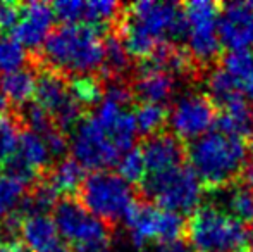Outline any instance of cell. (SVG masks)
Listing matches in <instances>:
<instances>
[{
    "instance_id": "6da1fadb",
    "label": "cell",
    "mask_w": 253,
    "mask_h": 252,
    "mask_svg": "<svg viewBox=\"0 0 253 252\" xmlns=\"http://www.w3.org/2000/svg\"><path fill=\"white\" fill-rule=\"evenodd\" d=\"M184 38V10L174 2H138L129 5L121 28L127 54L148 59L157 50Z\"/></svg>"
},
{
    "instance_id": "7a4b0ae2",
    "label": "cell",
    "mask_w": 253,
    "mask_h": 252,
    "mask_svg": "<svg viewBox=\"0 0 253 252\" xmlns=\"http://www.w3.org/2000/svg\"><path fill=\"white\" fill-rule=\"evenodd\" d=\"M188 161L203 187L220 190L243 176L250 161V142L215 126L191 142Z\"/></svg>"
},
{
    "instance_id": "3957f363",
    "label": "cell",
    "mask_w": 253,
    "mask_h": 252,
    "mask_svg": "<svg viewBox=\"0 0 253 252\" xmlns=\"http://www.w3.org/2000/svg\"><path fill=\"white\" fill-rule=\"evenodd\" d=\"M43 57L53 71L91 76V73L103 67V42L93 26L62 24L45 42Z\"/></svg>"
},
{
    "instance_id": "277c9868",
    "label": "cell",
    "mask_w": 253,
    "mask_h": 252,
    "mask_svg": "<svg viewBox=\"0 0 253 252\" xmlns=\"http://www.w3.org/2000/svg\"><path fill=\"white\" fill-rule=\"evenodd\" d=\"M186 233L195 252H241L250 242L248 226L213 204L191 214Z\"/></svg>"
},
{
    "instance_id": "5b68a950",
    "label": "cell",
    "mask_w": 253,
    "mask_h": 252,
    "mask_svg": "<svg viewBox=\"0 0 253 252\" xmlns=\"http://www.w3.org/2000/svg\"><path fill=\"white\" fill-rule=\"evenodd\" d=\"M141 190L157 207L176 212L179 216L193 214L200 207L203 185L193 169L177 166L159 175H147L141 182Z\"/></svg>"
},
{
    "instance_id": "8992f818",
    "label": "cell",
    "mask_w": 253,
    "mask_h": 252,
    "mask_svg": "<svg viewBox=\"0 0 253 252\" xmlns=\"http://www.w3.org/2000/svg\"><path fill=\"white\" fill-rule=\"evenodd\" d=\"M53 223L74 252H110L107 223L91 214L81 202L74 199L59 201L53 209Z\"/></svg>"
},
{
    "instance_id": "52a82bcc",
    "label": "cell",
    "mask_w": 253,
    "mask_h": 252,
    "mask_svg": "<svg viewBox=\"0 0 253 252\" xmlns=\"http://www.w3.org/2000/svg\"><path fill=\"white\" fill-rule=\"evenodd\" d=\"M81 204L103 223H116L126 219L136 201L131 185L117 173L97 171L81 187Z\"/></svg>"
},
{
    "instance_id": "ba28073f",
    "label": "cell",
    "mask_w": 253,
    "mask_h": 252,
    "mask_svg": "<svg viewBox=\"0 0 253 252\" xmlns=\"http://www.w3.org/2000/svg\"><path fill=\"white\" fill-rule=\"evenodd\" d=\"M222 7L209 0H195L184 5V38L195 62L209 66L219 57V16Z\"/></svg>"
},
{
    "instance_id": "9c48e42d",
    "label": "cell",
    "mask_w": 253,
    "mask_h": 252,
    "mask_svg": "<svg viewBox=\"0 0 253 252\" xmlns=\"http://www.w3.org/2000/svg\"><path fill=\"white\" fill-rule=\"evenodd\" d=\"M124 223L134 249H143L148 242L167 244L181 240L186 230L183 216L150 204H134Z\"/></svg>"
},
{
    "instance_id": "30bf717a",
    "label": "cell",
    "mask_w": 253,
    "mask_h": 252,
    "mask_svg": "<svg viewBox=\"0 0 253 252\" xmlns=\"http://www.w3.org/2000/svg\"><path fill=\"white\" fill-rule=\"evenodd\" d=\"M69 149L74 161L80 162L84 169H93L95 173L102 171L103 168H110L123 157L95 116L81 118L73 130Z\"/></svg>"
},
{
    "instance_id": "8fae6325",
    "label": "cell",
    "mask_w": 253,
    "mask_h": 252,
    "mask_svg": "<svg viewBox=\"0 0 253 252\" xmlns=\"http://www.w3.org/2000/svg\"><path fill=\"white\" fill-rule=\"evenodd\" d=\"M167 121L179 140L195 142L217 123L215 105L209 95L186 92L174 102Z\"/></svg>"
},
{
    "instance_id": "7c38bea8",
    "label": "cell",
    "mask_w": 253,
    "mask_h": 252,
    "mask_svg": "<svg viewBox=\"0 0 253 252\" xmlns=\"http://www.w3.org/2000/svg\"><path fill=\"white\" fill-rule=\"evenodd\" d=\"M37 104L50 114L59 130L73 131L81 121V107L71 95L69 85L55 71H43L37 76Z\"/></svg>"
},
{
    "instance_id": "4fadbf2b",
    "label": "cell",
    "mask_w": 253,
    "mask_h": 252,
    "mask_svg": "<svg viewBox=\"0 0 253 252\" xmlns=\"http://www.w3.org/2000/svg\"><path fill=\"white\" fill-rule=\"evenodd\" d=\"M52 161V155L45 145L43 138L31 130L21 131L17 138V145L14 154L5 162L3 169L9 175L19 178L28 185L38 176L42 169H45Z\"/></svg>"
},
{
    "instance_id": "5bb4252c",
    "label": "cell",
    "mask_w": 253,
    "mask_h": 252,
    "mask_svg": "<svg viewBox=\"0 0 253 252\" xmlns=\"http://www.w3.org/2000/svg\"><path fill=\"white\" fill-rule=\"evenodd\" d=\"M219 38L229 52L253 50V2H233L220 9Z\"/></svg>"
},
{
    "instance_id": "9a60e30c",
    "label": "cell",
    "mask_w": 253,
    "mask_h": 252,
    "mask_svg": "<svg viewBox=\"0 0 253 252\" xmlns=\"http://www.w3.org/2000/svg\"><path fill=\"white\" fill-rule=\"evenodd\" d=\"M55 19L52 5L43 2H30L21 5V16L12 37L24 49L43 47L52 33V24Z\"/></svg>"
},
{
    "instance_id": "2e32d148",
    "label": "cell",
    "mask_w": 253,
    "mask_h": 252,
    "mask_svg": "<svg viewBox=\"0 0 253 252\" xmlns=\"http://www.w3.org/2000/svg\"><path fill=\"white\" fill-rule=\"evenodd\" d=\"M147 175H159L183 166L184 147L174 133H157L148 137L141 147Z\"/></svg>"
},
{
    "instance_id": "e0dca14e",
    "label": "cell",
    "mask_w": 253,
    "mask_h": 252,
    "mask_svg": "<svg viewBox=\"0 0 253 252\" xmlns=\"http://www.w3.org/2000/svg\"><path fill=\"white\" fill-rule=\"evenodd\" d=\"M177 78L159 69L140 66V73L134 81V94L143 101V104L164 105L172 99L177 88Z\"/></svg>"
},
{
    "instance_id": "ac0fdd59",
    "label": "cell",
    "mask_w": 253,
    "mask_h": 252,
    "mask_svg": "<svg viewBox=\"0 0 253 252\" xmlns=\"http://www.w3.org/2000/svg\"><path fill=\"white\" fill-rule=\"evenodd\" d=\"M21 237L31 252H48L60 244L59 230L48 214L30 216L23 221Z\"/></svg>"
},
{
    "instance_id": "d6986e66",
    "label": "cell",
    "mask_w": 253,
    "mask_h": 252,
    "mask_svg": "<svg viewBox=\"0 0 253 252\" xmlns=\"http://www.w3.org/2000/svg\"><path fill=\"white\" fill-rule=\"evenodd\" d=\"M215 192L217 202L213 205L243 221L245 225L253 221V190L247 183H233Z\"/></svg>"
},
{
    "instance_id": "ffe728a7",
    "label": "cell",
    "mask_w": 253,
    "mask_h": 252,
    "mask_svg": "<svg viewBox=\"0 0 253 252\" xmlns=\"http://www.w3.org/2000/svg\"><path fill=\"white\" fill-rule=\"evenodd\" d=\"M247 101H253V50L229 52L219 64Z\"/></svg>"
},
{
    "instance_id": "44dd1931",
    "label": "cell",
    "mask_w": 253,
    "mask_h": 252,
    "mask_svg": "<svg viewBox=\"0 0 253 252\" xmlns=\"http://www.w3.org/2000/svg\"><path fill=\"white\" fill-rule=\"evenodd\" d=\"M0 92L5 101L12 102L14 105L24 107L30 104L31 97L37 92V76L30 69H17L14 73L0 76Z\"/></svg>"
},
{
    "instance_id": "7402d4cb",
    "label": "cell",
    "mask_w": 253,
    "mask_h": 252,
    "mask_svg": "<svg viewBox=\"0 0 253 252\" xmlns=\"http://www.w3.org/2000/svg\"><path fill=\"white\" fill-rule=\"evenodd\" d=\"M84 180V168L73 157H64L53 166L48 183L60 194H74L81 190Z\"/></svg>"
},
{
    "instance_id": "603a6c76",
    "label": "cell",
    "mask_w": 253,
    "mask_h": 252,
    "mask_svg": "<svg viewBox=\"0 0 253 252\" xmlns=\"http://www.w3.org/2000/svg\"><path fill=\"white\" fill-rule=\"evenodd\" d=\"M57 204H59V192L48 182H43L38 183L30 194H26V197L17 207V212L26 219L30 216L48 214V211L55 209Z\"/></svg>"
},
{
    "instance_id": "cb8c5ba5",
    "label": "cell",
    "mask_w": 253,
    "mask_h": 252,
    "mask_svg": "<svg viewBox=\"0 0 253 252\" xmlns=\"http://www.w3.org/2000/svg\"><path fill=\"white\" fill-rule=\"evenodd\" d=\"M26 183L19 178L9 175V173H0V225L17 211L23 199L26 197Z\"/></svg>"
},
{
    "instance_id": "d4e9b609",
    "label": "cell",
    "mask_w": 253,
    "mask_h": 252,
    "mask_svg": "<svg viewBox=\"0 0 253 252\" xmlns=\"http://www.w3.org/2000/svg\"><path fill=\"white\" fill-rule=\"evenodd\" d=\"M129 57L121 37L109 35L103 42V67L109 76H119L129 67Z\"/></svg>"
},
{
    "instance_id": "484cf974",
    "label": "cell",
    "mask_w": 253,
    "mask_h": 252,
    "mask_svg": "<svg viewBox=\"0 0 253 252\" xmlns=\"http://www.w3.org/2000/svg\"><path fill=\"white\" fill-rule=\"evenodd\" d=\"M69 90L81 109L100 105L103 101V88L93 76H74Z\"/></svg>"
},
{
    "instance_id": "4316f807",
    "label": "cell",
    "mask_w": 253,
    "mask_h": 252,
    "mask_svg": "<svg viewBox=\"0 0 253 252\" xmlns=\"http://www.w3.org/2000/svg\"><path fill=\"white\" fill-rule=\"evenodd\" d=\"M134 119H136L138 133H143L147 137L160 133V128L166 125L169 119V112L164 105L159 104H141L134 111Z\"/></svg>"
},
{
    "instance_id": "83f0119b",
    "label": "cell",
    "mask_w": 253,
    "mask_h": 252,
    "mask_svg": "<svg viewBox=\"0 0 253 252\" xmlns=\"http://www.w3.org/2000/svg\"><path fill=\"white\" fill-rule=\"evenodd\" d=\"M26 57V49L12 35H0V73L9 74L23 69Z\"/></svg>"
},
{
    "instance_id": "f1b7e54d",
    "label": "cell",
    "mask_w": 253,
    "mask_h": 252,
    "mask_svg": "<svg viewBox=\"0 0 253 252\" xmlns=\"http://www.w3.org/2000/svg\"><path fill=\"white\" fill-rule=\"evenodd\" d=\"M119 3L112 2V0H91V2H86L83 24L102 30L119 16Z\"/></svg>"
},
{
    "instance_id": "f546056e",
    "label": "cell",
    "mask_w": 253,
    "mask_h": 252,
    "mask_svg": "<svg viewBox=\"0 0 253 252\" xmlns=\"http://www.w3.org/2000/svg\"><path fill=\"white\" fill-rule=\"evenodd\" d=\"M117 175L121 178H124L127 183H138L143 182L145 176H147V166L143 161V154H141V149L133 147L129 152L123 155L117 162Z\"/></svg>"
},
{
    "instance_id": "4dcf8cb0",
    "label": "cell",
    "mask_w": 253,
    "mask_h": 252,
    "mask_svg": "<svg viewBox=\"0 0 253 252\" xmlns=\"http://www.w3.org/2000/svg\"><path fill=\"white\" fill-rule=\"evenodd\" d=\"M23 118H24V123L28 125V130L35 131V133H38L40 137L48 133L52 128H55L50 114H48L43 107H40L37 102H33V104L30 102V104L24 105Z\"/></svg>"
},
{
    "instance_id": "1f68e13d",
    "label": "cell",
    "mask_w": 253,
    "mask_h": 252,
    "mask_svg": "<svg viewBox=\"0 0 253 252\" xmlns=\"http://www.w3.org/2000/svg\"><path fill=\"white\" fill-rule=\"evenodd\" d=\"M17 128L14 121L7 116H0V166H5V162L14 154L17 145Z\"/></svg>"
},
{
    "instance_id": "d6a6232c",
    "label": "cell",
    "mask_w": 253,
    "mask_h": 252,
    "mask_svg": "<svg viewBox=\"0 0 253 252\" xmlns=\"http://www.w3.org/2000/svg\"><path fill=\"white\" fill-rule=\"evenodd\" d=\"M84 7L86 2L83 0H62L52 5L53 14L64 24H83L84 23Z\"/></svg>"
},
{
    "instance_id": "836d02e7",
    "label": "cell",
    "mask_w": 253,
    "mask_h": 252,
    "mask_svg": "<svg viewBox=\"0 0 253 252\" xmlns=\"http://www.w3.org/2000/svg\"><path fill=\"white\" fill-rule=\"evenodd\" d=\"M43 142L45 145H47L48 152H50L52 159H64V155H66L67 149H69V142H67L66 138V133H64L62 130H59V128H52L48 133H45L43 137Z\"/></svg>"
},
{
    "instance_id": "e575fe53",
    "label": "cell",
    "mask_w": 253,
    "mask_h": 252,
    "mask_svg": "<svg viewBox=\"0 0 253 252\" xmlns=\"http://www.w3.org/2000/svg\"><path fill=\"white\" fill-rule=\"evenodd\" d=\"M21 16V3L0 2V31H14Z\"/></svg>"
},
{
    "instance_id": "d590c367",
    "label": "cell",
    "mask_w": 253,
    "mask_h": 252,
    "mask_svg": "<svg viewBox=\"0 0 253 252\" xmlns=\"http://www.w3.org/2000/svg\"><path fill=\"white\" fill-rule=\"evenodd\" d=\"M152 252H195L191 249L190 244L183 242V240H174V242L167 244H157L152 249Z\"/></svg>"
},
{
    "instance_id": "8d00e7d4",
    "label": "cell",
    "mask_w": 253,
    "mask_h": 252,
    "mask_svg": "<svg viewBox=\"0 0 253 252\" xmlns=\"http://www.w3.org/2000/svg\"><path fill=\"white\" fill-rule=\"evenodd\" d=\"M243 180H245V183L253 190V155H250V161H248L247 169H245V173H243Z\"/></svg>"
},
{
    "instance_id": "74e56055",
    "label": "cell",
    "mask_w": 253,
    "mask_h": 252,
    "mask_svg": "<svg viewBox=\"0 0 253 252\" xmlns=\"http://www.w3.org/2000/svg\"><path fill=\"white\" fill-rule=\"evenodd\" d=\"M19 244H5L0 240V252H16Z\"/></svg>"
},
{
    "instance_id": "f35d334b",
    "label": "cell",
    "mask_w": 253,
    "mask_h": 252,
    "mask_svg": "<svg viewBox=\"0 0 253 252\" xmlns=\"http://www.w3.org/2000/svg\"><path fill=\"white\" fill-rule=\"evenodd\" d=\"M5 107H7V101H5V97H3L2 92H0V116H2L3 111H5Z\"/></svg>"
},
{
    "instance_id": "ab89813d",
    "label": "cell",
    "mask_w": 253,
    "mask_h": 252,
    "mask_svg": "<svg viewBox=\"0 0 253 252\" xmlns=\"http://www.w3.org/2000/svg\"><path fill=\"white\" fill-rule=\"evenodd\" d=\"M48 252H71L69 249H67L66 246H62V244H59L57 247H53L52 251H48Z\"/></svg>"
},
{
    "instance_id": "60d3db41",
    "label": "cell",
    "mask_w": 253,
    "mask_h": 252,
    "mask_svg": "<svg viewBox=\"0 0 253 252\" xmlns=\"http://www.w3.org/2000/svg\"><path fill=\"white\" fill-rule=\"evenodd\" d=\"M247 252H253V242L250 244V246L247 247Z\"/></svg>"
}]
</instances>
